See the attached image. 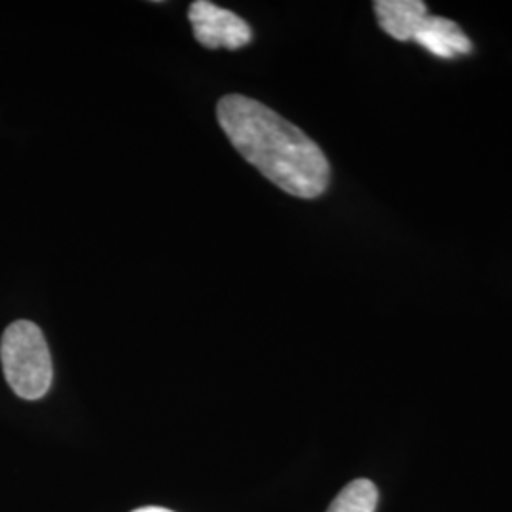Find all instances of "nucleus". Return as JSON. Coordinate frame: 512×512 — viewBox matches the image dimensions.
<instances>
[{
    "label": "nucleus",
    "instance_id": "f257e3e1",
    "mask_svg": "<svg viewBox=\"0 0 512 512\" xmlns=\"http://www.w3.org/2000/svg\"><path fill=\"white\" fill-rule=\"evenodd\" d=\"M217 120L232 147L283 192L313 200L329 188L325 152L275 110L236 93L220 99Z\"/></svg>",
    "mask_w": 512,
    "mask_h": 512
},
{
    "label": "nucleus",
    "instance_id": "f03ea898",
    "mask_svg": "<svg viewBox=\"0 0 512 512\" xmlns=\"http://www.w3.org/2000/svg\"><path fill=\"white\" fill-rule=\"evenodd\" d=\"M0 361L12 391L25 401L42 399L54 378L52 355L42 330L31 321H16L2 334Z\"/></svg>",
    "mask_w": 512,
    "mask_h": 512
},
{
    "label": "nucleus",
    "instance_id": "7ed1b4c3",
    "mask_svg": "<svg viewBox=\"0 0 512 512\" xmlns=\"http://www.w3.org/2000/svg\"><path fill=\"white\" fill-rule=\"evenodd\" d=\"M188 19L196 40L209 50H239L253 40V31L245 19L209 0L192 2Z\"/></svg>",
    "mask_w": 512,
    "mask_h": 512
},
{
    "label": "nucleus",
    "instance_id": "0eeeda50",
    "mask_svg": "<svg viewBox=\"0 0 512 512\" xmlns=\"http://www.w3.org/2000/svg\"><path fill=\"white\" fill-rule=\"evenodd\" d=\"M133 512H173L169 511V509H162V507H143V509H137V511Z\"/></svg>",
    "mask_w": 512,
    "mask_h": 512
},
{
    "label": "nucleus",
    "instance_id": "39448f33",
    "mask_svg": "<svg viewBox=\"0 0 512 512\" xmlns=\"http://www.w3.org/2000/svg\"><path fill=\"white\" fill-rule=\"evenodd\" d=\"M374 12L382 31L399 42L412 40L421 21L429 16L421 0H378Z\"/></svg>",
    "mask_w": 512,
    "mask_h": 512
},
{
    "label": "nucleus",
    "instance_id": "423d86ee",
    "mask_svg": "<svg viewBox=\"0 0 512 512\" xmlns=\"http://www.w3.org/2000/svg\"><path fill=\"white\" fill-rule=\"evenodd\" d=\"M378 488L368 478H357L336 495L327 512H376Z\"/></svg>",
    "mask_w": 512,
    "mask_h": 512
},
{
    "label": "nucleus",
    "instance_id": "20e7f679",
    "mask_svg": "<svg viewBox=\"0 0 512 512\" xmlns=\"http://www.w3.org/2000/svg\"><path fill=\"white\" fill-rule=\"evenodd\" d=\"M412 40L440 59H452L473 52V42L461 31L458 23L439 16L423 19Z\"/></svg>",
    "mask_w": 512,
    "mask_h": 512
}]
</instances>
